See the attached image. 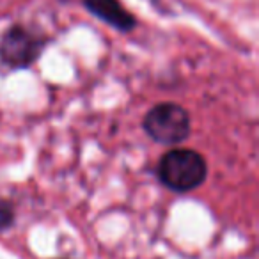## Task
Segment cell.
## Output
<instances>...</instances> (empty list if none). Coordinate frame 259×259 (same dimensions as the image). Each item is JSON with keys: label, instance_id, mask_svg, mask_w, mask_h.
<instances>
[{"label": "cell", "instance_id": "obj_2", "mask_svg": "<svg viewBox=\"0 0 259 259\" xmlns=\"http://www.w3.org/2000/svg\"><path fill=\"white\" fill-rule=\"evenodd\" d=\"M142 128L155 142L178 146L190 137L192 119L185 107L172 101H162L146 112Z\"/></svg>", "mask_w": 259, "mask_h": 259}, {"label": "cell", "instance_id": "obj_4", "mask_svg": "<svg viewBox=\"0 0 259 259\" xmlns=\"http://www.w3.org/2000/svg\"><path fill=\"white\" fill-rule=\"evenodd\" d=\"M82 6L85 11L119 32H132L139 23L121 0H82Z\"/></svg>", "mask_w": 259, "mask_h": 259}, {"label": "cell", "instance_id": "obj_3", "mask_svg": "<svg viewBox=\"0 0 259 259\" xmlns=\"http://www.w3.org/2000/svg\"><path fill=\"white\" fill-rule=\"evenodd\" d=\"M47 45L41 30L15 23L0 36V62L9 69H27L39 61Z\"/></svg>", "mask_w": 259, "mask_h": 259}, {"label": "cell", "instance_id": "obj_5", "mask_svg": "<svg viewBox=\"0 0 259 259\" xmlns=\"http://www.w3.org/2000/svg\"><path fill=\"white\" fill-rule=\"evenodd\" d=\"M16 213L15 206L9 201H0V231H6L15 224Z\"/></svg>", "mask_w": 259, "mask_h": 259}, {"label": "cell", "instance_id": "obj_1", "mask_svg": "<svg viewBox=\"0 0 259 259\" xmlns=\"http://www.w3.org/2000/svg\"><path fill=\"white\" fill-rule=\"evenodd\" d=\"M156 178L165 188L187 194L199 188L208 178V162L195 149L174 148L156 163Z\"/></svg>", "mask_w": 259, "mask_h": 259}]
</instances>
